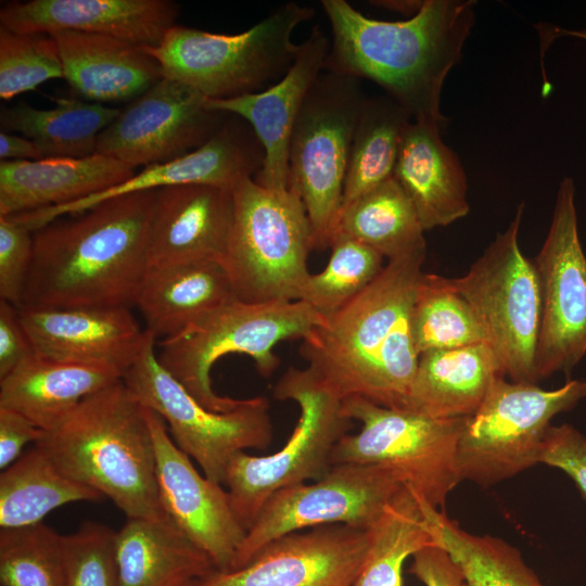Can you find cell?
Segmentation results:
<instances>
[{
    "label": "cell",
    "instance_id": "35",
    "mask_svg": "<svg viewBox=\"0 0 586 586\" xmlns=\"http://www.w3.org/2000/svg\"><path fill=\"white\" fill-rule=\"evenodd\" d=\"M424 517L434 544L460 568L464 586H544L521 552L504 539L471 534L432 506L424 508Z\"/></svg>",
    "mask_w": 586,
    "mask_h": 586
},
{
    "label": "cell",
    "instance_id": "2",
    "mask_svg": "<svg viewBox=\"0 0 586 586\" xmlns=\"http://www.w3.org/2000/svg\"><path fill=\"white\" fill-rule=\"evenodd\" d=\"M330 22L324 69L379 85L413 120L443 126L444 81L459 63L474 24L475 1L424 0L405 21L367 17L346 0H322Z\"/></svg>",
    "mask_w": 586,
    "mask_h": 586
},
{
    "label": "cell",
    "instance_id": "8",
    "mask_svg": "<svg viewBox=\"0 0 586 586\" xmlns=\"http://www.w3.org/2000/svg\"><path fill=\"white\" fill-rule=\"evenodd\" d=\"M272 396L297 404L300 416L293 433L273 454L239 451L226 471L224 485L246 532L275 492L323 477L333 466L335 446L353 429L354 421L343 412V399L308 367H289Z\"/></svg>",
    "mask_w": 586,
    "mask_h": 586
},
{
    "label": "cell",
    "instance_id": "23",
    "mask_svg": "<svg viewBox=\"0 0 586 586\" xmlns=\"http://www.w3.org/2000/svg\"><path fill=\"white\" fill-rule=\"evenodd\" d=\"M233 218L231 189L178 184L157 190L149 235L148 268L221 262Z\"/></svg>",
    "mask_w": 586,
    "mask_h": 586
},
{
    "label": "cell",
    "instance_id": "44",
    "mask_svg": "<svg viewBox=\"0 0 586 586\" xmlns=\"http://www.w3.org/2000/svg\"><path fill=\"white\" fill-rule=\"evenodd\" d=\"M34 354L18 307L0 300V379Z\"/></svg>",
    "mask_w": 586,
    "mask_h": 586
},
{
    "label": "cell",
    "instance_id": "36",
    "mask_svg": "<svg viewBox=\"0 0 586 586\" xmlns=\"http://www.w3.org/2000/svg\"><path fill=\"white\" fill-rule=\"evenodd\" d=\"M370 545L353 586H402L403 565L434 542L421 500L403 486L370 530Z\"/></svg>",
    "mask_w": 586,
    "mask_h": 586
},
{
    "label": "cell",
    "instance_id": "41",
    "mask_svg": "<svg viewBox=\"0 0 586 586\" xmlns=\"http://www.w3.org/2000/svg\"><path fill=\"white\" fill-rule=\"evenodd\" d=\"M115 532L87 521L65 535V586H118Z\"/></svg>",
    "mask_w": 586,
    "mask_h": 586
},
{
    "label": "cell",
    "instance_id": "9",
    "mask_svg": "<svg viewBox=\"0 0 586 586\" xmlns=\"http://www.w3.org/2000/svg\"><path fill=\"white\" fill-rule=\"evenodd\" d=\"M366 99L359 79L323 69L295 122L288 189L305 205L314 250L330 247L336 233L351 145Z\"/></svg>",
    "mask_w": 586,
    "mask_h": 586
},
{
    "label": "cell",
    "instance_id": "14",
    "mask_svg": "<svg viewBox=\"0 0 586 586\" xmlns=\"http://www.w3.org/2000/svg\"><path fill=\"white\" fill-rule=\"evenodd\" d=\"M403 486L383 467L339 463L314 483L281 488L262 506L231 571L244 566L267 544L290 533L332 524L369 531Z\"/></svg>",
    "mask_w": 586,
    "mask_h": 586
},
{
    "label": "cell",
    "instance_id": "20",
    "mask_svg": "<svg viewBox=\"0 0 586 586\" xmlns=\"http://www.w3.org/2000/svg\"><path fill=\"white\" fill-rule=\"evenodd\" d=\"M18 313L34 353L52 361L104 368L124 375L146 339V330L126 306L22 305Z\"/></svg>",
    "mask_w": 586,
    "mask_h": 586
},
{
    "label": "cell",
    "instance_id": "27",
    "mask_svg": "<svg viewBox=\"0 0 586 586\" xmlns=\"http://www.w3.org/2000/svg\"><path fill=\"white\" fill-rule=\"evenodd\" d=\"M238 300L219 260L148 268L135 297L145 330L162 340L200 317Z\"/></svg>",
    "mask_w": 586,
    "mask_h": 586
},
{
    "label": "cell",
    "instance_id": "30",
    "mask_svg": "<svg viewBox=\"0 0 586 586\" xmlns=\"http://www.w3.org/2000/svg\"><path fill=\"white\" fill-rule=\"evenodd\" d=\"M123 379L116 371L48 360L34 354L0 379V407L25 416L43 431L85 398Z\"/></svg>",
    "mask_w": 586,
    "mask_h": 586
},
{
    "label": "cell",
    "instance_id": "19",
    "mask_svg": "<svg viewBox=\"0 0 586 586\" xmlns=\"http://www.w3.org/2000/svg\"><path fill=\"white\" fill-rule=\"evenodd\" d=\"M370 530L322 525L283 535L234 571H213L198 586H353Z\"/></svg>",
    "mask_w": 586,
    "mask_h": 586
},
{
    "label": "cell",
    "instance_id": "29",
    "mask_svg": "<svg viewBox=\"0 0 586 586\" xmlns=\"http://www.w3.org/2000/svg\"><path fill=\"white\" fill-rule=\"evenodd\" d=\"M505 377L487 343L419 356L406 410L438 419L472 416L494 381Z\"/></svg>",
    "mask_w": 586,
    "mask_h": 586
},
{
    "label": "cell",
    "instance_id": "1",
    "mask_svg": "<svg viewBox=\"0 0 586 586\" xmlns=\"http://www.w3.org/2000/svg\"><path fill=\"white\" fill-rule=\"evenodd\" d=\"M425 250L388 260L377 278L302 339L300 355L342 399L406 409L419 355L411 308Z\"/></svg>",
    "mask_w": 586,
    "mask_h": 586
},
{
    "label": "cell",
    "instance_id": "48",
    "mask_svg": "<svg viewBox=\"0 0 586 586\" xmlns=\"http://www.w3.org/2000/svg\"><path fill=\"white\" fill-rule=\"evenodd\" d=\"M423 2L424 0H380L371 1L370 3L390 11L407 14L411 17L420 11Z\"/></svg>",
    "mask_w": 586,
    "mask_h": 586
},
{
    "label": "cell",
    "instance_id": "32",
    "mask_svg": "<svg viewBox=\"0 0 586 586\" xmlns=\"http://www.w3.org/2000/svg\"><path fill=\"white\" fill-rule=\"evenodd\" d=\"M103 498L93 488L65 476L35 444L2 470L0 475V528L41 523L52 510L76 501Z\"/></svg>",
    "mask_w": 586,
    "mask_h": 586
},
{
    "label": "cell",
    "instance_id": "6",
    "mask_svg": "<svg viewBox=\"0 0 586 586\" xmlns=\"http://www.w3.org/2000/svg\"><path fill=\"white\" fill-rule=\"evenodd\" d=\"M303 301L246 303L233 300L200 317L181 332L161 340V365L203 406L228 412L243 399L220 396L212 387L209 372L229 354L250 356L264 378L280 365L275 346L284 340L305 337L320 321Z\"/></svg>",
    "mask_w": 586,
    "mask_h": 586
},
{
    "label": "cell",
    "instance_id": "28",
    "mask_svg": "<svg viewBox=\"0 0 586 586\" xmlns=\"http://www.w3.org/2000/svg\"><path fill=\"white\" fill-rule=\"evenodd\" d=\"M114 553L118 586H183L216 570L168 518H126Z\"/></svg>",
    "mask_w": 586,
    "mask_h": 586
},
{
    "label": "cell",
    "instance_id": "18",
    "mask_svg": "<svg viewBox=\"0 0 586 586\" xmlns=\"http://www.w3.org/2000/svg\"><path fill=\"white\" fill-rule=\"evenodd\" d=\"M265 158L263 145L242 118L228 115L221 127L200 148L175 160L143 167L130 179L78 201L12 215L31 232L67 215L123 195L178 184H211L232 189L245 177H254Z\"/></svg>",
    "mask_w": 586,
    "mask_h": 586
},
{
    "label": "cell",
    "instance_id": "4",
    "mask_svg": "<svg viewBox=\"0 0 586 586\" xmlns=\"http://www.w3.org/2000/svg\"><path fill=\"white\" fill-rule=\"evenodd\" d=\"M36 445L65 476L110 498L126 518H167L145 409L123 379L85 398Z\"/></svg>",
    "mask_w": 586,
    "mask_h": 586
},
{
    "label": "cell",
    "instance_id": "13",
    "mask_svg": "<svg viewBox=\"0 0 586 586\" xmlns=\"http://www.w3.org/2000/svg\"><path fill=\"white\" fill-rule=\"evenodd\" d=\"M523 211L520 203L507 229L453 283L482 322L504 375L537 383L542 295L535 265L519 244Z\"/></svg>",
    "mask_w": 586,
    "mask_h": 586
},
{
    "label": "cell",
    "instance_id": "10",
    "mask_svg": "<svg viewBox=\"0 0 586 586\" xmlns=\"http://www.w3.org/2000/svg\"><path fill=\"white\" fill-rule=\"evenodd\" d=\"M343 412L361 424L334 448L332 463L375 464L434 508L459 484L457 448L466 418L438 419L387 408L359 396L343 399Z\"/></svg>",
    "mask_w": 586,
    "mask_h": 586
},
{
    "label": "cell",
    "instance_id": "12",
    "mask_svg": "<svg viewBox=\"0 0 586 586\" xmlns=\"http://www.w3.org/2000/svg\"><path fill=\"white\" fill-rule=\"evenodd\" d=\"M156 340L146 330L144 345L123 381L143 407L164 420L175 444L198 462L204 475L224 485L235 454L266 449L271 443L269 400L245 398L228 412L206 408L161 365Z\"/></svg>",
    "mask_w": 586,
    "mask_h": 586
},
{
    "label": "cell",
    "instance_id": "47",
    "mask_svg": "<svg viewBox=\"0 0 586 586\" xmlns=\"http://www.w3.org/2000/svg\"><path fill=\"white\" fill-rule=\"evenodd\" d=\"M1 161H36L44 158L38 145L30 139L13 133L0 132Z\"/></svg>",
    "mask_w": 586,
    "mask_h": 586
},
{
    "label": "cell",
    "instance_id": "40",
    "mask_svg": "<svg viewBox=\"0 0 586 586\" xmlns=\"http://www.w3.org/2000/svg\"><path fill=\"white\" fill-rule=\"evenodd\" d=\"M55 78H64V75L59 49L51 35L16 33L0 26L2 100H11Z\"/></svg>",
    "mask_w": 586,
    "mask_h": 586
},
{
    "label": "cell",
    "instance_id": "24",
    "mask_svg": "<svg viewBox=\"0 0 586 586\" xmlns=\"http://www.w3.org/2000/svg\"><path fill=\"white\" fill-rule=\"evenodd\" d=\"M441 128L436 122L412 120L393 175L424 231L448 226L470 211L467 175L458 155L443 141Z\"/></svg>",
    "mask_w": 586,
    "mask_h": 586
},
{
    "label": "cell",
    "instance_id": "11",
    "mask_svg": "<svg viewBox=\"0 0 586 586\" xmlns=\"http://www.w3.org/2000/svg\"><path fill=\"white\" fill-rule=\"evenodd\" d=\"M586 397V380L556 390L497 378L477 410L467 418L457 448L460 481L483 487L539 463L551 420Z\"/></svg>",
    "mask_w": 586,
    "mask_h": 586
},
{
    "label": "cell",
    "instance_id": "25",
    "mask_svg": "<svg viewBox=\"0 0 586 586\" xmlns=\"http://www.w3.org/2000/svg\"><path fill=\"white\" fill-rule=\"evenodd\" d=\"M136 169L95 153L0 162V216L68 204L130 179Z\"/></svg>",
    "mask_w": 586,
    "mask_h": 586
},
{
    "label": "cell",
    "instance_id": "34",
    "mask_svg": "<svg viewBox=\"0 0 586 586\" xmlns=\"http://www.w3.org/2000/svg\"><path fill=\"white\" fill-rule=\"evenodd\" d=\"M410 114L387 95L366 99L355 128L342 208L393 178Z\"/></svg>",
    "mask_w": 586,
    "mask_h": 586
},
{
    "label": "cell",
    "instance_id": "45",
    "mask_svg": "<svg viewBox=\"0 0 586 586\" xmlns=\"http://www.w3.org/2000/svg\"><path fill=\"white\" fill-rule=\"evenodd\" d=\"M409 573L424 586H464L462 572L441 546H426L412 556Z\"/></svg>",
    "mask_w": 586,
    "mask_h": 586
},
{
    "label": "cell",
    "instance_id": "7",
    "mask_svg": "<svg viewBox=\"0 0 586 586\" xmlns=\"http://www.w3.org/2000/svg\"><path fill=\"white\" fill-rule=\"evenodd\" d=\"M233 226L221 260L235 296L246 303L300 301L314 239L305 205L290 189L245 177L232 187Z\"/></svg>",
    "mask_w": 586,
    "mask_h": 586
},
{
    "label": "cell",
    "instance_id": "49",
    "mask_svg": "<svg viewBox=\"0 0 586 586\" xmlns=\"http://www.w3.org/2000/svg\"><path fill=\"white\" fill-rule=\"evenodd\" d=\"M198 582H199V581L192 582V583H189V584L183 585V586H198Z\"/></svg>",
    "mask_w": 586,
    "mask_h": 586
},
{
    "label": "cell",
    "instance_id": "39",
    "mask_svg": "<svg viewBox=\"0 0 586 586\" xmlns=\"http://www.w3.org/2000/svg\"><path fill=\"white\" fill-rule=\"evenodd\" d=\"M1 586H65V535L43 523L0 528Z\"/></svg>",
    "mask_w": 586,
    "mask_h": 586
},
{
    "label": "cell",
    "instance_id": "42",
    "mask_svg": "<svg viewBox=\"0 0 586 586\" xmlns=\"http://www.w3.org/2000/svg\"><path fill=\"white\" fill-rule=\"evenodd\" d=\"M33 253L34 232L11 216H0V300L22 305Z\"/></svg>",
    "mask_w": 586,
    "mask_h": 586
},
{
    "label": "cell",
    "instance_id": "21",
    "mask_svg": "<svg viewBox=\"0 0 586 586\" xmlns=\"http://www.w3.org/2000/svg\"><path fill=\"white\" fill-rule=\"evenodd\" d=\"M329 49L330 40L315 25L278 82L256 93L207 100L209 109L238 116L252 127L265 153L253 179L264 188L288 189L290 138L307 94L324 69Z\"/></svg>",
    "mask_w": 586,
    "mask_h": 586
},
{
    "label": "cell",
    "instance_id": "38",
    "mask_svg": "<svg viewBox=\"0 0 586 586\" xmlns=\"http://www.w3.org/2000/svg\"><path fill=\"white\" fill-rule=\"evenodd\" d=\"M324 269L309 275L300 301L326 317L362 292L383 269V256L369 246L341 233L330 245Z\"/></svg>",
    "mask_w": 586,
    "mask_h": 586
},
{
    "label": "cell",
    "instance_id": "5",
    "mask_svg": "<svg viewBox=\"0 0 586 586\" xmlns=\"http://www.w3.org/2000/svg\"><path fill=\"white\" fill-rule=\"evenodd\" d=\"M314 15L311 7L292 1L234 35L176 24L156 47L144 49L157 61L164 78L208 100L231 99L263 91L286 74L300 47L292 35Z\"/></svg>",
    "mask_w": 586,
    "mask_h": 586
},
{
    "label": "cell",
    "instance_id": "22",
    "mask_svg": "<svg viewBox=\"0 0 586 586\" xmlns=\"http://www.w3.org/2000/svg\"><path fill=\"white\" fill-rule=\"evenodd\" d=\"M179 5L170 0H29L0 10V26L24 34L74 30L156 47L176 25Z\"/></svg>",
    "mask_w": 586,
    "mask_h": 586
},
{
    "label": "cell",
    "instance_id": "17",
    "mask_svg": "<svg viewBox=\"0 0 586 586\" xmlns=\"http://www.w3.org/2000/svg\"><path fill=\"white\" fill-rule=\"evenodd\" d=\"M152 434L158 500L164 514L213 561L231 571L246 535L221 484L201 475L171 438L164 420L145 408Z\"/></svg>",
    "mask_w": 586,
    "mask_h": 586
},
{
    "label": "cell",
    "instance_id": "43",
    "mask_svg": "<svg viewBox=\"0 0 586 586\" xmlns=\"http://www.w3.org/2000/svg\"><path fill=\"white\" fill-rule=\"evenodd\" d=\"M539 463L565 472L586 500V437L573 425L565 423L549 428Z\"/></svg>",
    "mask_w": 586,
    "mask_h": 586
},
{
    "label": "cell",
    "instance_id": "33",
    "mask_svg": "<svg viewBox=\"0 0 586 586\" xmlns=\"http://www.w3.org/2000/svg\"><path fill=\"white\" fill-rule=\"evenodd\" d=\"M336 233L369 246L388 260L425 250L424 229L417 212L394 178L344 206Z\"/></svg>",
    "mask_w": 586,
    "mask_h": 586
},
{
    "label": "cell",
    "instance_id": "3",
    "mask_svg": "<svg viewBox=\"0 0 586 586\" xmlns=\"http://www.w3.org/2000/svg\"><path fill=\"white\" fill-rule=\"evenodd\" d=\"M156 195L153 190L114 198L34 231L22 305H133L148 270Z\"/></svg>",
    "mask_w": 586,
    "mask_h": 586
},
{
    "label": "cell",
    "instance_id": "46",
    "mask_svg": "<svg viewBox=\"0 0 586 586\" xmlns=\"http://www.w3.org/2000/svg\"><path fill=\"white\" fill-rule=\"evenodd\" d=\"M46 431L20 412L0 407V469L4 470L22 455L26 444L38 443Z\"/></svg>",
    "mask_w": 586,
    "mask_h": 586
},
{
    "label": "cell",
    "instance_id": "16",
    "mask_svg": "<svg viewBox=\"0 0 586 586\" xmlns=\"http://www.w3.org/2000/svg\"><path fill=\"white\" fill-rule=\"evenodd\" d=\"M190 87L162 78L100 133L97 153L132 168L165 163L203 145L229 114Z\"/></svg>",
    "mask_w": 586,
    "mask_h": 586
},
{
    "label": "cell",
    "instance_id": "31",
    "mask_svg": "<svg viewBox=\"0 0 586 586\" xmlns=\"http://www.w3.org/2000/svg\"><path fill=\"white\" fill-rule=\"evenodd\" d=\"M38 109L18 102L1 110V131L34 141L44 157H86L97 153L100 133L119 115L116 107L74 98H52Z\"/></svg>",
    "mask_w": 586,
    "mask_h": 586
},
{
    "label": "cell",
    "instance_id": "15",
    "mask_svg": "<svg viewBox=\"0 0 586 586\" xmlns=\"http://www.w3.org/2000/svg\"><path fill=\"white\" fill-rule=\"evenodd\" d=\"M534 265L542 295L537 377L570 374L586 354V256L570 177L560 181L550 227Z\"/></svg>",
    "mask_w": 586,
    "mask_h": 586
},
{
    "label": "cell",
    "instance_id": "37",
    "mask_svg": "<svg viewBox=\"0 0 586 586\" xmlns=\"http://www.w3.org/2000/svg\"><path fill=\"white\" fill-rule=\"evenodd\" d=\"M418 355L487 343L485 329L453 279L422 272L411 308Z\"/></svg>",
    "mask_w": 586,
    "mask_h": 586
},
{
    "label": "cell",
    "instance_id": "26",
    "mask_svg": "<svg viewBox=\"0 0 586 586\" xmlns=\"http://www.w3.org/2000/svg\"><path fill=\"white\" fill-rule=\"evenodd\" d=\"M49 35L58 46L64 79L90 102L137 99L163 78L160 64L144 47L74 30Z\"/></svg>",
    "mask_w": 586,
    "mask_h": 586
}]
</instances>
